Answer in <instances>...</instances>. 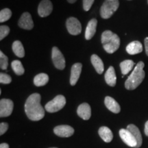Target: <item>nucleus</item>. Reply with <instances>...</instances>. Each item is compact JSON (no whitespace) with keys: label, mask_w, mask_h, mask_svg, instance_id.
<instances>
[{"label":"nucleus","mask_w":148,"mask_h":148,"mask_svg":"<svg viewBox=\"0 0 148 148\" xmlns=\"http://www.w3.org/2000/svg\"><path fill=\"white\" fill-rule=\"evenodd\" d=\"M119 6V0H106L101 5L100 14L101 18L107 19L110 18Z\"/></svg>","instance_id":"nucleus-4"},{"label":"nucleus","mask_w":148,"mask_h":148,"mask_svg":"<svg viewBox=\"0 0 148 148\" xmlns=\"http://www.w3.org/2000/svg\"><path fill=\"white\" fill-rule=\"evenodd\" d=\"M101 43L107 53H112L119 49L120 38L117 34L110 30H106L101 34Z\"/></svg>","instance_id":"nucleus-3"},{"label":"nucleus","mask_w":148,"mask_h":148,"mask_svg":"<svg viewBox=\"0 0 148 148\" xmlns=\"http://www.w3.org/2000/svg\"><path fill=\"white\" fill-rule=\"evenodd\" d=\"M12 51L16 56L18 58H23L25 56V50L21 42L19 40H16L12 43Z\"/></svg>","instance_id":"nucleus-22"},{"label":"nucleus","mask_w":148,"mask_h":148,"mask_svg":"<svg viewBox=\"0 0 148 148\" xmlns=\"http://www.w3.org/2000/svg\"><path fill=\"white\" fill-rule=\"evenodd\" d=\"M145 134L147 136H148V121L145 123Z\"/></svg>","instance_id":"nucleus-33"},{"label":"nucleus","mask_w":148,"mask_h":148,"mask_svg":"<svg viewBox=\"0 0 148 148\" xmlns=\"http://www.w3.org/2000/svg\"><path fill=\"white\" fill-rule=\"evenodd\" d=\"M51 58L53 64L58 69L62 70L65 68V60L58 47H53L51 53Z\"/></svg>","instance_id":"nucleus-6"},{"label":"nucleus","mask_w":148,"mask_h":148,"mask_svg":"<svg viewBox=\"0 0 148 148\" xmlns=\"http://www.w3.org/2000/svg\"><path fill=\"white\" fill-rule=\"evenodd\" d=\"M14 103L9 99H1L0 101V116L6 117L12 114Z\"/></svg>","instance_id":"nucleus-8"},{"label":"nucleus","mask_w":148,"mask_h":148,"mask_svg":"<svg viewBox=\"0 0 148 148\" xmlns=\"http://www.w3.org/2000/svg\"><path fill=\"white\" fill-rule=\"evenodd\" d=\"M53 10L52 3L49 0H42L38 7V13L41 17H46L51 13Z\"/></svg>","instance_id":"nucleus-10"},{"label":"nucleus","mask_w":148,"mask_h":148,"mask_svg":"<svg viewBox=\"0 0 148 148\" xmlns=\"http://www.w3.org/2000/svg\"><path fill=\"white\" fill-rule=\"evenodd\" d=\"M82 64L81 63L74 64L71 67V77H70V84L71 86L76 84L79 76H80L81 71H82Z\"/></svg>","instance_id":"nucleus-13"},{"label":"nucleus","mask_w":148,"mask_h":148,"mask_svg":"<svg viewBox=\"0 0 148 148\" xmlns=\"http://www.w3.org/2000/svg\"><path fill=\"white\" fill-rule=\"evenodd\" d=\"M127 130L130 132L134 136L135 138L136 139L137 141V145H136V148L140 147L142 145V142H143V139H142L141 133H140L139 129L138 128L136 125L134 124H130L127 126Z\"/></svg>","instance_id":"nucleus-20"},{"label":"nucleus","mask_w":148,"mask_h":148,"mask_svg":"<svg viewBox=\"0 0 148 148\" xmlns=\"http://www.w3.org/2000/svg\"><path fill=\"white\" fill-rule=\"evenodd\" d=\"M142 51H143V45L137 40L131 42L126 47V51L130 55L137 54L142 52Z\"/></svg>","instance_id":"nucleus-17"},{"label":"nucleus","mask_w":148,"mask_h":148,"mask_svg":"<svg viewBox=\"0 0 148 148\" xmlns=\"http://www.w3.org/2000/svg\"><path fill=\"white\" fill-rule=\"evenodd\" d=\"M104 103L106 108L109 110L111 111V112H113V113L117 114L121 111V108H120L119 104L112 97L107 96V97H105Z\"/></svg>","instance_id":"nucleus-15"},{"label":"nucleus","mask_w":148,"mask_h":148,"mask_svg":"<svg viewBox=\"0 0 148 148\" xmlns=\"http://www.w3.org/2000/svg\"><path fill=\"white\" fill-rule=\"evenodd\" d=\"M94 0H83V8L85 11H88L91 8Z\"/></svg>","instance_id":"nucleus-30"},{"label":"nucleus","mask_w":148,"mask_h":148,"mask_svg":"<svg viewBox=\"0 0 148 148\" xmlns=\"http://www.w3.org/2000/svg\"><path fill=\"white\" fill-rule=\"evenodd\" d=\"M40 94L33 93L25 101V112L27 117L32 121H39L45 116V109L40 104Z\"/></svg>","instance_id":"nucleus-1"},{"label":"nucleus","mask_w":148,"mask_h":148,"mask_svg":"<svg viewBox=\"0 0 148 148\" xmlns=\"http://www.w3.org/2000/svg\"><path fill=\"white\" fill-rule=\"evenodd\" d=\"M97 21L95 18H92L90 20L86 26V31H85V38L86 40H90L93 37L96 32L97 29Z\"/></svg>","instance_id":"nucleus-16"},{"label":"nucleus","mask_w":148,"mask_h":148,"mask_svg":"<svg viewBox=\"0 0 148 148\" xmlns=\"http://www.w3.org/2000/svg\"><path fill=\"white\" fill-rule=\"evenodd\" d=\"M145 64L140 61L136 64L132 73L127 77L125 82V87L127 90H134L141 84L145 77V73L143 68Z\"/></svg>","instance_id":"nucleus-2"},{"label":"nucleus","mask_w":148,"mask_h":148,"mask_svg":"<svg viewBox=\"0 0 148 148\" xmlns=\"http://www.w3.org/2000/svg\"><path fill=\"white\" fill-rule=\"evenodd\" d=\"M12 16V11L8 8H4L0 12V22L3 23L8 21Z\"/></svg>","instance_id":"nucleus-26"},{"label":"nucleus","mask_w":148,"mask_h":148,"mask_svg":"<svg viewBox=\"0 0 148 148\" xmlns=\"http://www.w3.org/2000/svg\"><path fill=\"white\" fill-rule=\"evenodd\" d=\"M0 148H9V145L8 144L5 143H1V145H0Z\"/></svg>","instance_id":"nucleus-34"},{"label":"nucleus","mask_w":148,"mask_h":148,"mask_svg":"<svg viewBox=\"0 0 148 148\" xmlns=\"http://www.w3.org/2000/svg\"><path fill=\"white\" fill-rule=\"evenodd\" d=\"M98 133H99V136L101 138V139L106 143H110L113 138V134H112V131L108 127H101L98 130Z\"/></svg>","instance_id":"nucleus-19"},{"label":"nucleus","mask_w":148,"mask_h":148,"mask_svg":"<svg viewBox=\"0 0 148 148\" xmlns=\"http://www.w3.org/2000/svg\"><path fill=\"white\" fill-rule=\"evenodd\" d=\"M49 81V76L46 73H39L34 78V84L36 86H42L47 84Z\"/></svg>","instance_id":"nucleus-23"},{"label":"nucleus","mask_w":148,"mask_h":148,"mask_svg":"<svg viewBox=\"0 0 148 148\" xmlns=\"http://www.w3.org/2000/svg\"><path fill=\"white\" fill-rule=\"evenodd\" d=\"M77 113L79 117L84 120H88L91 116V108L87 103H83L78 106Z\"/></svg>","instance_id":"nucleus-14"},{"label":"nucleus","mask_w":148,"mask_h":148,"mask_svg":"<svg viewBox=\"0 0 148 148\" xmlns=\"http://www.w3.org/2000/svg\"><path fill=\"white\" fill-rule=\"evenodd\" d=\"M66 104V99L63 95H57L52 100L49 101L45 105V109L48 112H58Z\"/></svg>","instance_id":"nucleus-5"},{"label":"nucleus","mask_w":148,"mask_h":148,"mask_svg":"<svg viewBox=\"0 0 148 148\" xmlns=\"http://www.w3.org/2000/svg\"><path fill=\"white\" fill-rule=\"evenodd\" d=\"M90 60H91L92 64L93 65L96 71L99 74L102 73L103 69H104V66H103V61L101 60V59L97 55L92 54Z\"/></svg>","instance_id":"nucleus-21"},{"label":"nucleus","mask_w":148,"mask_h":148,"mask_svg":"<svg viewBox=\"0 0 148 148\" xmlns=\"http://www.w3.org/2000/svg\"><path fill=\"white\" fill-rule=\"evenodd\" d=\"M119 136L124 143L131 147H136L137 141L133 134L128 130L121 129L119 130Z\"/></svg>","instance_id":"nucleus-9"},{"label":"nucleus","mask_w":148,"mask_h":148,"mask_svg":"<svg viewBox=\"0 0 148 148\" xmlns=\"http://www.w3.org/2000/svg\"><path fill=\"white\" fill-rule=\"evenodd\" d=\"M145 47L146 54H147L148 56V37H146L145 38Z\"/></svg>","instance_id":"nucleus-32"},{"label":"nucleus","mask_w":148,"mask_h":148,"mask_svg":"<svg viewBox=\"0 0 148 148\" xmlns=\"http://www.w3.org/2000/svg\"><path fill=\"white\" fill-rule=\"evenodd\" d=\"M10 32V28L7 25H1L0 26V40H2Z\"/></svg>","instance_id":"nucleus-28"},{"label":"nucleus","mask_w":148,"mask_h":148,"mask_svg":"<svg viewBox=\"0 0 148 148\" xmlns=\"http://www.w3.org/2000/svg\"><path fill=\"white\" fill-rule=\"evenodd\" d=\"M53 132L60 137H69L73 134L74 129L70 125H61L55 127Z\"/></svg>","instance_id":"nucleus-11"},{"label":"nucleus","mask_w":148,"mask_h":148,"mask_svg":"<svg viewBox=\"0 0 148 148\" xmlns=\"http://www.w3.org/2000/svg\"><path fill=\"white\" fill-rule=\"evenodd\" d=\"M66 26L68 32L71 35H77L80 34L82 31V25L77 18L70 17L66 20Z\"/></svg>","instance_id":"nucleus-7"},{"label":"nucleus","mask_w":148,"mask_h":148,"mask_svg":"<svg viewBox=\"0 0 148 148\" xmlns=\"http://www.w3.org/2000/svg\"><path fill=\"white\" fill-rule=\"evenodd\" d=\"M12 68L13 69L14 73L18 75H23L25 72V69H24L23 64H22L20 60H15L12 62Z\"/></svg>","instance_id":"nucleus-25"},{"label":"nucleus","mask_w":148,"mask_h":148,"mask_svg":"<svg viewBox=\"0 0 148 148\" xmlns=\"http://www.w3.org/2000/svg\"><path fill=\"white\" fill-rule=\"evenodd\" d=\"M11 81H12V78H11L10 75H7L6 73H0V82H1V84H10Z\"/></svg>","instance_id":"nucleus-29"},{"label":"nucleus","mask_w":148,"mask_h":148,"mask_svg":"<svg viewBox=\"0 0 148 148\" xmlns=\"http://www.w3.org/2000/svg\"><path fill=\"white\" fill-rule=\"evenodd\" d=\"M50 148H56V147H50Z\"/></svg>","instance_id":"nucleus-36"},{"label":"nucleus","mask_w":148,"mask_h":148,"mask_svg":"<svg viewBox=\"0 0 148 148\" xmlns=\"http://www.w3.org/2000/svg\"><path fill=\"white\" fill-rule=\"evenodd\" d=\"M8 65V57L3 53L2 51H0V67L1 69H7Z\"/></svg>","instance_id":"nucleus-27"},{"label":"nucleus","mask_w":148,"mask_h":148,"mask_svg":"<svg viewBox=\"0 0 148 148\" xmlns=\"http://www.w3.org/2000/svg\"><path fill=\"white\" fill-rule=\"evenodd\" d=\"M134 66V62L131 60H125L120 63L121 73L123 75H127L130 71L133 69Z\"/></svg>","instance_id":"nucleus-24"},{"label":"nucleus","mask_w":148,"mask_h":148,"mask_svg":"<svg viewBox=\"0 0 148 148\" xmlns=\"http://www.w3.org/2000/svg\"><path fill=\"white\" fill-rule=\"evenodd\" d=\"M105 80L106 82L110 86H114L116 85V76L115 71L113 66H110V67L107 69L105 74Z\"/></svg>","instance_id":"nucleus-18"},{"label":"nucleus","mask_w":148,"mask_h":148,"mask_svg":"<svg viewBox=\"0 0 148 148\" xmlns=\"http://www.w3.org/2000/svg\"><path fill=\"white\" fill-rule=\"evenodd\" d=\"M76 1H77V0H67L68 2L70 3H75Z\"/></svg>","instance_id":"nucleus-35"},{"label":"nucleus","mask_w":148,"mask_h":148,"mask_svg":"<svg viewBox=\"0 0 148 148\" xmlns=\"http://www.w3.org/2000/svg\"><path fill=\"white\" fill-rule=\"evenodd\" d=\"M8 124L7 123H1L0 124V135H3L4 133L8 130Z\"/></svg>","instance_id":"nucleus-31"},{"label":"nucleus","mask_w":148,"mask_h":148,"mask_svg":"<svg viewBox=\"0 0 148 148\" xmlns=\"http://www.w3.org/2000/svg\"><path fill=\"white\" fill-rule=\"evenodd\" d=\"M18 26L27 30L32 29L34 27V22L32 16L29 12H24L22 14L18 21Z\"/></svg>","instance_id":"nucleus-12"}]
</instances>
